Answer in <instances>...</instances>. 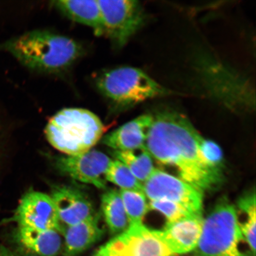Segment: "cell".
Masks as SVG:
<instances>
[{
  "mask_svg": "<svg viewBox=\"0 0 256 256\" xmlns=\"http://www.w3.org/2000/svg\"><path fill=\"white\" fill-rule=\"evenodd\" d=\"M62 226L76 225L95 215L90 200L82 192L68 186H56L50 196Z\"/></svg>",
  "mask_w": 256,
  "mask_h": 256,
  "instance_id": "11",
  "label": "cell"
},
{
  "mask_svg": "<svg viewBox=\"0 0 256 256\" xmlns=\"http://www.w3.org/2000/svg\"><path fill=\"white\" fill-rule=\"evenodd\" d=\"M15 219L18 226L56 230L60 233L62 228L52 198L39 192H30L22 197Z\"/></svg>",
  "mask_w": 256,
  "mask_h": 256,
  "instance_id": "10",
  "label": "cell"
},
{
  "mask_svg": "<svg viewBox=\"0 0 256 256\" xmlns=\"http://www.w3.org/2000/svg\"><path fill=\"white\" fill-rule=\"evenodd\" d=\"M0 256H18L7 248L0 244Z\"/></svg>",
  "mask_w": 256,
  "mask_h": 256,
  "instance_id": "24",
  "label": "cell"
},
{
  "mask_svg": "<svg viewBox=\"0 0 256 256\" xmlns=\"http://www.w3.org/2000/svg\"><path fill=\"white\" fill-rule=\"evenodd\" d=\"M92 256H174L160 236L159 230L142 223L128 228L101 246Z\"/></svg>",
  "mask_w": 256,
  "mask_h": 256,
  "instance_id": "7",
  "label": "cell"
},
{
  "mask_svg": "<svg viewBox=\"0 0 256 256\" xmlns=\"http://www.w3.org/2000/svg\"><path fill=\"white\" fill-rule=\"evenodd\" d=\"M52 4L66 18L92 28L98 36L104 35L103 18L98 0H60L53 2Z\"/></svg>",
  "mask_w": 256,
  "mask_h": 256,
  "instance_id": "15",
  "label": "cell"
},
{
  "mask_svg": "<svg viewBox=\"0 0 256 256\" xmlns=\"http://www.w3.org/2000/svg\"><path fill=\"white\" fill-rule=\"evenodd\" d=\"M102 210L106 224L112 234L118 235L130 226L120 192L108 190L102 198Z\"/></svg>",
  "mask_w": 256,
  "mask_h": 256,
  "instance_id": "17",
  "label": "cell"
},
{
  "mask_svg": "<svg viewBox=\"0 0 256 256\" xmlns=\"http://www.w3.org/2000/svg\"><path fill=\"white\" fill-rule=\"evenodd\" d=\"M114 156L123 162L140 182H145L156 169L153 166L152 156L145 146L134 151H114Z\"/></svg>",
  "mask_w": 256,
  "mask_h": 256,
  "instance_id": "18",
  "label": "cell"
},
{
  "mask_svg": "<svg viewBox=\"0 0 256 256\" xmlns=\"http://www.w3.org/2000/svg\"><path fill=\"white\" fill-rule=\"evenodd\" d=\"M99 220V216L95 214L76 225L62 226L60 234L64 238V256H78L100 241L104 232Z\"/></svg>",
  "mask_w": 256,
  "mask_h": 256,
  "instance_id": "14",
  "label": "cell"
},
{
  "mask_svg": "<svg viewBox=\"0 0 256 256\" xmlns=\"http://www.w3.org/2000/svg\"><path fill=\"white\" fill-rule=\"evenodd\" d=\"M104 24V35L114 48L126 46L142 28L146 14L140 2L134 0H98Z\"/></svg>",
  "mask_w": 256,
  "mask_h": 256,
  "instance_id": "6",
  "label": "cell"
},
{
  "mask_svg": "<svg viewBox=\"0 0 256 256\" xmlns=\"http://www.w3.org/2000/svg\"><path fill=\"white\" fill-rule=\"evenodd\" d=\"M119 192L130 224L142 223L149 210L145 194L136 190H120Z\"/></svg>",
  "mask_w": 256,
  "mask_h": 256,
  "instance_id": "21",
  "label": "cell"
},
{
  "mask_svg": "<svg viewBox=\"0 0 256 256\" xmlns=\"http://www.w3.org/2000/svg\"><path fill=\"white\" fill-rule=\"evenodd\" d=\"M148 206L150 209L162 214L168 220L167 223L178 222L185 218L196 215L180 204L166 200H150Z\"/></svg>",
  "mask_w": 256,
  "mask_h": 256,
  "instance_id": "22",
  "label": "cell"
},
{
  "mask_svg": "<svg viewBox=\"0 0 256 256\" xmlns=\"http://www.w3.org/2000/svg\"><path fill=\"white\" fill-rule=\"evenodd\" d=\"M152 114L140 115L104 137V145L116 152L134 151L145 146Z\"/></svg>",
  "mask_w": 256,
  "mask_h": 256,
  "instance_id": "13",
  "label": "cell"
},
{
  "mask_svg": "<svg viewBox=\"0 0 256 256\" xmlns=\"http://www.w3.org/2000/svg\"><path fill=\"white\" fill-rule=\"evenodd\" d=\"M96 87L118 110H126L151 99L172 94L142 70L122 66L98 76Z\"/></svg>",
  "mask_w": 256,
  "mask_h": 256,
  "instance_id": "4",
  "label": "cell"
},
{
  "mask_svg": "<svg viewBox=\"0 0 256 256\" xmlns=\"http://www.w3.org/2000/svg\"><path fill=\"white\" fill-rule=\"evenodd\" d=\"M22 65L34 71L58 72L72 66L83 52L80 44L72 38L54 32H28L0 46Z\"/></svg>",
  "mask_w": 256,
  "mask_h": 256,
  "instance_id": "2",
  "label": "cell"
},
{
  "mask_svg": "<svg viewBox=\"0 0 256 256\" xmlns=\"http://www.w3.org/2000/svg\"><path fill=\"white\" fill-rule=\"evenodd\" d=\"M111 162L105 154L92 149L82 154L62 156L56 162L58 169L63 174L82 183L105 188V174Z\"/></svg>",
  "mask_w": 256,
  "mask_h": 256,
  "instance_id": "9",
  "label": "cell"
},
{
  "mask_svg": "<svg viewBox=\"0 0 256 256\" xmlns=\"http://www.w3.org/2000/svg\"><path fill=\"white\" fill-rule=\"evenodd\" d=\"M18 241L37 256H57L62 251V234L56 230H40L18 226Z\"/></svg>",
  "mask_w": 256,
  "mask_h": 256,
  "instance_id": "16",
  "label": "cell"
},
{
  "mask_svg": "<svg viewBox=\"0 0 256 256\" xmlns=\"http://www.w3.org/2000/svg\"><path fill=\"white\" fill-rule=\"evenodd\" d=\"M142 186L144 193L150 200L171 201L184 206L192 213L202 215V192L182 179L155 169Z\"/></svg>",
  "mask_w": 256,
  "mask_h": 256,
  "instance_id": "8",
  "label": "cell"
},
{
  "mask_svg": "<svg viewBox=\"0 0 256 256\" xmlns=\"http://www.w3.org/2000/svg\"><path fill=\"white\" fill-rule=\"evenodd\" d=\"M204 220L202 215H194L178 222L166 224L159 230L160 236L174 256L194 250L199 242Z\"/></svg>",
  "mask_w": 256,
  "mask_h": 256,
  "instance_id": "12",
  "label": "cell"
},
{
  "mask_svg": "<svg viewBox=\"0 0 256 256\" xmlns=\"http://www.w3.org/2000/svg\"><path fill=\"white\" fill-rule=\"evenodd\" d=\"M255 191L244 195L238 202V209L246 215V220L239 223L243 238L252 256H256V208Z\"/></svg>",
  "mask_w": 256,
  "mask_h": 256,
  "instance_id": "19",
  "label": "cell"
},
{
  "mask_svg": "<svg viewBox=\"0 0 256 256\" xmlns=\"http://www.w3.org/2000/svg\"><path fill=\"white\" fill-rule=\"evenodd\" d=\"M105 178L107 182L118 186L122 190L143 192L142 183L123 162L116 159L112 160L106 172Z\"/></svg>",
  "mask_w": 256,
  "mask_h": 256,
  "instance_id": "20",
  "label": "cell"
},
{
  "mask_svg": "<svg viewBox=\"0 0 256 256\" xmlns=\"http://www.w3.org/2000/svg\"><path fill=\"white\" fill-rule=\"evenodd\" d=\"M104 132V124L97 115L82 108H64L51 118L46 128L51 146L66 156L88 152Z\"/></svg>",
  "mask_w": 256,
  "mask_h": 256,
  "instance_id": "3",
  "label": "cell"
},
{
  "mask_svg": "<svg viewBox=\"0 0 256 256\" xmlns=\"http://www.w3.org/2000/svg\"><path fill=\"white\" fill-rule=\"evenodd\" d=\"M245 242L234 206L220 202L204 220L194 256H252L242 249Z\"/></svg>",
  "mask_w": 256,
  "mask_h": 256,
  "instance_id": "5",
  "label": "cell"
},
{
  "mask_svg": "<svg viewBox=\"0 0 256 256\" xmlns=\"http://www.w3.org/2000/svg\"><path fill=\"white\" fill-rule=\"evenodd\" d=\"M145 147L161 164L174 166L182 180L203 192L222 184V170L211 167L202 156L203 137L184 114L164 108L152 114Z\"/></svg>",
  "mask_w": 256,
  "mask_h": 256,
  "instance_id": "1",
  "label": "cell"
},
{
  "mask_svg": "<svg viewBox=\"0 0 256 256\" xmlns=\"http://www.w3.org/2000/svg\"><path fill=\"white\" fill-rule=\"evenodd\" d=\"M200 149L202 156L208 164L214 168L222 169L223 153L222 148L216 142L203 138L200 142Z\"/></svg>",
  "mask_w": 256,
  "mask_h": 256,
  "instance_id": "23",
  "label": "cell"
}]
</instances>
